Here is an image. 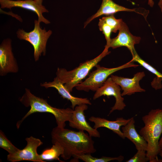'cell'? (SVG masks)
<instances>
[{
  "mask_svg": "<svg viewBox=\"0 0 162 162\" xmlns=\"http://www.w3.org/2000/svg\"><path fill=\"white\" fill-rule=\"evenodd\" d=\"M131 118L125 119L123 117L117 118L116 120L111 121L104 118L92 116L89 118L90 121L94 123L93 128L96 129L100 127L106 128L113 131L120 137L124 139L122 131L120 130L121 126L125 125L130 121Z\"/></svg>",
  "mask_w": 162,
  "mask_h": 162,
  "instance_id": "16",
  "label": "cell"
},
{
  "mask_svg": "<svg viewBox=\"0 0 162 162\" xmlns=\"http://www.w3.org/2000/svg\"><path fill=\"white\" fill-rule=\"evenodd\" d=\"M20 101L25 106H30V109L21 120L17 123L16 126L18 129L25 119L36 112L52 114L55 118L57 127L60 128H64L65 122H69L72 118L73 110L70 108L60 109L53 107L48 103L46 100L35 96L27 88L25 89V92Z\"/></svg>",
  "mask_w": 162,
  "mask_h": 162,
  "instance_id": "3",
  "label": "cell"
},
{
  "mask_svg": "<svg viewBox=\"0 0 162 162\" xmlns=\"http://www.w3.org/2000/svg\"><path fill=\"white\" fill-rule=\"evenodd\" d=\"M145 76L143 71L135 74L132 78H125L112 75L111 77L113 81L121 87L123 91L122 96L125 95H130L135 92H142L145 90L142 88L139 82Z\"/></svg>",
  "mask_w": 162,
  "mask_h": 162,
  "instance_id": "14",
  "label": "cell"
},
{
  "mask_svg": "<svg viewBox=\"0 0 162 162\" xmlns=\"http://www.w3.org/2000/svg\"><path fill=\"white\" fill-rule=\"evenodd\" d=\"M131 60L133 62H137L146 70L155 74L157 76L158 81L162 80V74L141 58L137 52L132 57Z\"/></svg>",
  "mask_w": 162,
  "mask_h": 162,
  "instance_id": "20",
  "label": "cell"
},
{
  "mask_svg": "<svg viewBox=\"0 0 162 162\" xmlns=\"http://www.w3.org/2000/svg\"><path fill=\"white\" fill-rule=\"evenodd\" d=\"M0 147L6 151L9 154L14 153L20 149L12 144L1 130L0 131Z\"/></svg>",
  "mask_w": 162,
  "mask_h": 162,
  "instance_id": "21",
  "label": "cell"
},
{
  "mask_svg": "<svg viewBox=\"0 0 162 162\" xmlns=\"http://www.w3.org/2000/svg\"><path fill=\"white\" fill-rule=\"evenodd\" d=\"M34 23V28L31 31L27 32L19 29L16 34L19 39L28 42L33 46L34 59L37 61L42 54L45 55L46 43L52 32L50 30L46 31L45 28L42 29L38 20H35Z\"/></svg>",
  "mask_w": 162,
  "mask_h": 162,
  "instance_id": "6",
  "label": "cell"
},
{
  "mask_svg": "<svg viewBox=\"0 0 162 162\" xmlns=\"http://www.w3.org/2000/svg\"><path fill=\"white\" fill-rule=\"evenodd\" d=\"M159 145L160 149H162V136L159 141Z\"/></svg>",
  "mask_w": 162,
  "mask_h": 162,
  "instance_id": "27",
  "label": "cell"
},
{
  "mask_svg": "<svg viewBox=\"0 0 162 162\" xmlns=\"http://www.w3.org/2000/svg\"><path fill=\"white\" fill-rule=\"evenodd\" d=\"M135 121L131 117L128 123L122 127V131L124 137L132 142L135 145L136 149L147 151V143L143 137L136 131L135 126Z\"/></svg>",
  "mask_w": 162,
  "mask_h": 162,
  "instance_id": "17",
  "label": "cell"
},
{
  "mask_svg": "<svg viewBox=\"0 0 162 162\" xmlns=\"http://www.w3.org/2000/svg\"><path fill=\"white\" fill-rule=\"evenodd\" d=\"M108 49L105 46L103 51L98 56L80 63L79 66L71 70L58 68L56 72V77L69 92H72L74 87L82 82V80L89 74L91 70L110 52L108 51Z\"/></svg>",
  "mask_w": 162,
  "mask_h": 162,
  "instance_id": "4",
  "label": "cell"
},
{
  "mask_svg": "<svg viewBox=\"0 0 162 162\" xmlns=\"http://www.w3.org/2000/svg\"><path fill=\"white\" fill-rule=\"evenodd\" d=\"M149 161L147 157L146 151L144 150H137L136 154L126 162H146Z\"/></svg>",
  "mask_w": 162,
  "mask_h": 162,
  "instance_id": "24",
  "label": "cell"
},
{
  "mask_svg": "<svg viewBox=\"0 0 162 162\" xmlns=\"http://www.w3.org/2000/svg\"><path fill=\"white\" fill-rule=\"evenodd\" d=\"M88 108L87 104H82L76 106L73 110L71 120L69 124L71 127L79 130L86 131L92 137L99 138V132L92 128L87 122L84 114V112Z\"/></svg>",
  "mask_w": 162,
  "mask_h": 162,
  "instance_id": "12",
  "label": "cell"
},
{
  "mask_svg": "<svg viewBox=\"0 0 162 162\" xmlns=\"http://www.w3.org/2000/svg\"><path fill=\"white\" fill-rule=\"evenodd\" d=\"M52 144V146L50 148L45 149L39 154L40 159L44 162H46L45 160H53L62 162L60 160L59 157L63 154L64 150L62 147L57 142Z\"/></svg>",
  "mask_w": 162,
  "mask_h": 162,
  "instance_id": "18",
  "label": "cell"
},
{
  "mask_svg": "<svg viewBox=\"0 0 162 162\" xmlns=\"http://www.w3.org/2000/svg\"><path fill=\"white\" fill-rule=\"evenodd\" d=\"M131 60L127 63L120 66L107 68L97 64L96 69L89 73L88 77L84 81L77 85L76 88L79 91L96 92L101 87L108 77L114 72L129 67H136L139 65L135 64Z\"/></svg>",
  "mask_w": 162,
  "mask_h": 162,
  "instance_id": "5",
  "label": "cell"
},
{
  "mask_svg": "<svg viewBox=\"0 0 162 162\" xmlns=\"http://www.w3.org/2000/svg\"><path fill=\"white\" fill-rule=\"evenodd\" d=\"M51 136L52 143L57 142L62 147L64 151L61 156L65 160L75 155L96 152L92 137L84 131H76L57 126L52 129Z\"/></svg>",
  "mask_w": 162,
  "mask_h": 162,
  "instance_id": "1",
  "label": "cell"
},
{
  "mask_svg": "<svg viewBox=\"0 0 162 162\" xmlns=\"http://www.w3.org/2000/svg\"><path fill=\"white\" fill-rule=\"evenodd\" d=\"M98 26L100 30L102 32L106 39V44L105 46L109 48L111 39V34L112 32V28L102 19H99Z\"/></svg>",
  "mask_w": 162,
  "mask_h": 162,
  "instance_id": "23",
  "label": "cell"
},
{
  "mask_svg": "<svg viewBox=\"0 0 162 162\" xmlns=\"http://www.w3.org/2000/svg\"><path fill=\"white\" fill-rule=\"evenodd\" d=\"M101 19L110 26L112 28V32L114 33H116L119 30L123 22L121 19H116L114 14L103 16Z\"/></svg>",
  "mask_w": 162,
  "mask_h": 162,
  "instance_id": "22",
  "label": "cell"
},
{
  "mask_svg": "<svg viewBox=\"0 0 162 162\" xmlns=\"http://www.w3.org/2000/svg\"><path fill=\"white\" fill-rule=\"evenodd\" d=\"M39 2L42 3L43 0H36Z\"/></svg>",
  "mask_w": 162,
  "mask_h": 162,
  "instance_id": "29",
  "label": "cell"
},
{
  "mask_svg": "<svg viewBox=\"0 0 162 162\" xmlns=\"http://www.w3.org/2000/svg\"><path fill=\"white\" fill-rule=\"evenodd\" d=\"M148 4L151 7H152L154 5V2L153 0H148Z\"/></svg>",
  "mask_w": 162,
  "mask_h": 162,
  "instance_id": "26",
  "label": "cell"
},
{
  "mask_svg": "<svg viewBox=\"0 0 162 162\" xmlns=\"http://www.w3.org/2000/svg\"><path fill=\"white\" fill-rule=\"evenodd\" d=\"M121 90L119 86L110 77L108 78L102 86L95 92L93 99L95 100L103 95L113 96L116 102L111 108L109 115L115 110H122L126 106L124 102V98L122 95Z\"/></svg>",
  "mask_w": 162,
  "mask_h": 162,
  "instance_id": "8",
  "label": "cell"
},
{
  "mask_svg": "<svg viewBox=\"0 0 162 162\" xmlns=\"http://www.w3.org/2000/svg\"><path fill=\"white\" fill-rule=\"evenodd\" d=\"M40 86L46 88L53 87L55 88L63 98L69 100L71 104V107L74 110L75 106L82 104L91 105L92 104L87 98H82L75 97L72 95L65 87L64 84L56 76L51 82H45Z\"/></svg>",
  "mask_w": 162,
  "mask_h": 162,
  "instance_id": "15",
  "label": "cell"
},
{
  "mask_svg": "<svg viewBox=\"0 0 162 162\" xmlns=\"http://www.w3.org/2000/svg\"><path fill=\"white\" fill-rule=\"evenodd\" d=\"M118 31V35L111 39L109 47L114 49L121 46H125L130 50L132 57L136 53L134 46L140 43L141 38L133 35L123 21Z\"/></svg>",
  "mask_w": 162,
  "mask_h": 162,
  "instance_id": "9",
  "label": "cell"
},
{
  "mask_svg": "<svg viewBox=\"0 0 162 162\" xmlns=\"http://www.w3.org/2000/svg\"><path fill=\"white\" fill-rule=\"evenodd\" d=\"M142 119L144 126L139 134L147 143V157L149 162H159L158 155L161 149L159 142L162 134V109L152 110Z\"/></svg>",
  "mask_w": 162,
  "mask_h": 162,
  "instance_id": "2",
  "label": "cell"
},
{
  "mask_svg": "<svg viewBox=\"0 0 162 162\" xmlns=\"http://www.w3.org/2000/svg\"><path fill=\"white\" fill-rule=\"evenodd\" d=\"M0 4L2 8H6L10 9L13 7H18L33 11L38 16L39 22H43L46 24L50 23L42 15L44 13L48 12V10L42 3L36 0H0Z\"/></svg>",
  "mask_w": 162,
  "mask_h": 162,
  "instance_id": "11",
  "label": "cell"
},
{
  "mask_svg": "<svg viewBox=\"0 0 162 162\" xmlns=\"http://www.w3.org/2000/svg\"><path fill=\"white\" fill-rule=\"evenodd\" d=\"M91 154H82L74 156V160L76 162L78 160H81L85 162H108L116 160L119 162H122L124 159V157L122 155L118 157H111L103 156L100 158H97L92 156ZM73 162V161H72Z\"/></svg>",
  "mask_w": 162,
  "mask_h": 162,
  "instance_id": "19",
  "label": "cell"
},
{
  "mask_svg": "<svg viewBox=\"0 0 162 162\" xmlns=\"http://www.w3.org/2000/svg\"><path fill=\"white\" fill-rule=\"evenodd\" d=\"M25 140L27 143L25 147L14 153L8 154L7 160L12 162L24 160L44 162L41 160L37 152L38 148L43 144V142L40 139L32 136L27 137Z\"/></svg>",
  "mask_w": 162,
  "mask_h": 162,
  "instance_id": "7",
  "label": "cell"
},
{
  "mask_svg": "<svg viewBox=\"0 0 162 162\" xmlns=\"http://www.w3.org/2000/svg\"><path fill=\"white\" fill-rule=\"evenodd\" d=\"M159 154L161 158V160H159V162H162V149H161L159 152Z\"/></svg>",
  "mask_w": 162,
  "mask_h": 162,
  "instance_id": "28",
  "label": "cell"
},
{
  "mask_svg": "<svg viewBox=\"0 0 162 162\" xmlns=\"http://www.w3.org/2000/svg\"><path fill=\"white\" fill-rule=\"evenodd\" d=\"M158 4L162 12V0H159Z\"/></svg>",
  "mask_w": 162,
  "mask_h": 162,
  "instance_id": "25",
  "label": "cell"
},
{
  "mask_svg": "<svg viewBox=\"0 0 162 162\" xmlns=\"http://www.w3.org/2000/svg\"><path fill=\"white\" fill-rule=\"evenodd\" d=\"M146 10L144 8L129 9L120 5L112 0H102L100 7L97 12L89 18L84 23V28L94 19L102 15H109L120 11L134 12L143 16H147Z\"/></svg>",
  "mask_w": 162,
  "mask_h": 162,
  "instance_id": "13",
  "label": "cell"
},
{
  "mask_svg": "<svg viewBox=\"0 0 162 162\" xmlns=\"http://www.w3.org/2000/svg\"><path fill=\"white\" fill-rule=\"evenodd\" d=\"M18 67L12 52L11 40H4L0 45V74L4 76L8 73H16Z\"/></svg>",
  "mask_w": 162,
  "mask_h": 162,
  "instance_id": "10",
  "label": "cell"
}]
</instances>
